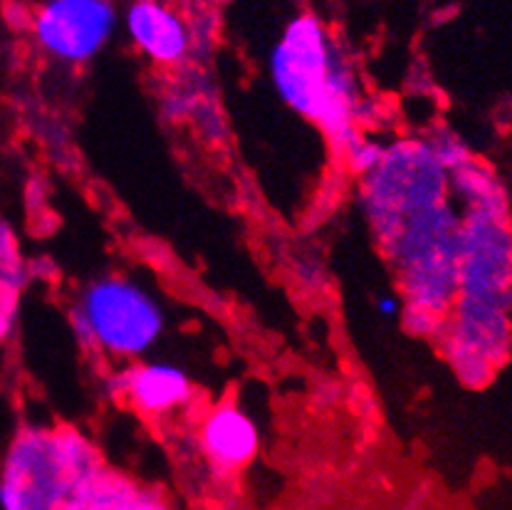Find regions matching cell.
<instances>
[{
	"instance_id": "8992f818",
	"label": "cell",
	"mask_w": 512,
	"mask_h": 510,
	"mask_svg": "<svg viewBox=\"0 0 512 510\" xmlns=\"http://www.w3.org/2000/svg\"><path fill=\"white\" fill-rule=\"evenodd\" d=\"M129 40L159 65H179L193 52L191 23L176 8L156 0H139L124 13Z\"/></svg>"
},
{
	"instance_id": "8fae6325",
	"label": "cell",
	"mask_w": 512,
	"mask_h": 510,
	"mask_svg": "<svg viewBox=\"0 0 512 510\" xmlns=\"http://www.w3.org/2000/svg\"><path fill=\"white\" fill-rule=\"evenodd\" d=\"M384 154H386L384 144H376L367 137L357 139V142H354L352 147L344 152V156H347V161H349V166H352V171H357V174H364V176L372 174L376 166L384 161Z\"/></svg>"
},
{
	"instance_id": "30bf717a",
	"label": "cell",
	"mask_w": 512,
	"mask_h": 510,
	"mask_svg": "<svg viewBox=\"0 0 512 510\" xmlns=\"http://www.w3.org/2000/svg\"><path fill=\"white\" fill-rule=\"evenodd\" d=\"M30 268L20 253V241L15 228L0 218V290L18 298L20 290L28 285Z\"/></svg>"
},
{
	"instance_id": "9c48e42d",
	"label": "cell",
	"mask_w": 512,
	"mask_h": 510,
	"mask_svg": "<svg viewBox=\"0 0 512 510\" xmlns=\"http://www.w3.org/2000/svg\"><path fill=\"white\" fill-rule=\"evenodd\" d=\"M139 491L137 483L104 468L99 476L77 488L62 510H137Z\"/></svg>"
},
{
	"instance_id": "5bb4252c",
	"label": "cell",
	"mask_w": 512,
	"mask_h": 510,
	"mask_svg": "<svg viewBox=\"0 0 512 510\" xmlns=\"http://www.w3.org/2000/svg\"><path fill=\"white\" fill-rule=\"evenodd\" d=\"M137 510H171L169 503L164 501V496L151 488H141L137 498Z\"/></svg>"
},
{
	"instance_id": "3957f363",
	"label": "cell",
	"mask_w": 512,
	"mask_h": 510,
	"mask_svg": "<svg viewBox=\"0 0 512 510\" xmlns=\"http://www.w3.org/2000/svg\"><path fill=\"white\" fill-rule=\"evenodd\" d=\"M102 471L97 449L80 431L25 426L0 466V510H62Z\"/></svg>"
},
{
	"instance_id": "277c9868",
	"label": "cell",
	"mask_w": 512,
	"mask_h": 510,
	"mask_svg": "<svg viewBox=\"0 0 512 510\" xmlns=\"http://www.w3.org/2000/svg\"><path fill=\"white\" fill-rule=\"evenodd\" d=\"M72 327L90 350L114 359H139L166 332V312L137 280L104 275L80 293L72 307Z\"/></svg>"
},
{
	"instance_id": "ba28073f",
	"label": "cell",
	"mask_w": 512,
	"mask_h": 510,
	"mask_svg": "<svg viewBox=\"0 0 512 510\" xmlns=\"http://www.w3.org/2000/svg\"><path fill=\"white\" fill-rule=\"evenodd\" d=\"M258 446V426L235 404H221L203 419L201 449L218 468L245 466L258 454Z\"/></svg>"
},
{
	"instance_id": "7c38bea8",
	"label": "cell",
	"mask_w": 512,
	"mask_h": 510,
	"mask_svg": "<svg viewBox=\"0 0 512 510\" xmlns=\"http://www.w3.org/2000/svg\"><path fill=\"white\" fill-rule=\"evenodd\" d=\"M15 307H18V298L0 290V345H3L5 337L10 335V330H13Z\"/></svg>"
},
{
	"instance_id": "4fadbf2b",
	"label": "cell",
	"mask_w": 512,
	"mask_h": 510,
	"mask_svg": "<svg viewBox=\"0 0 512 510\" xmlns=\"http://www.w3.org/2000/svg\"><path fill=\"white\" fill-rule=\"evenodd\" d=\"M376 310H379V315L386 317V320H399V317H404L406 312L404 295L384 293L379 300H376Z\"/></svg>"
},
{
	"instance_id": "52a82bcc",
	"label": "cell",
	"mask_w": 512,
	"mask_h": 510,
	"mask_svg": "<svg viewBox=\"0 0 512 510\" xmlns=\"http://www.w3.org/2000/svg\"><path fill=\"white\" fill-rule=\"evenodd\" d=\"M122 392L139 411L151 416L171 414L186 407L193 397L191 377L184 367L171 362H139L117 377Z\"/></svg>"
},
{
	"instance_id": "7a4b0ae2",
	"label": "cell",
	"mask_w": 512,
	"mask_h": 510,
	"mask_svg": "<svg viewBox=\"0 0 512 510\" xmlns=\"http://www.w3.org/2000/svg\"><path fill=\"white\" fill-rule=\"evenodd\" d=\"M270 80L280 100L347 152L362 124V92L342 45L317 15L302 13L282 28L270 52Z\"/></svg>"
},
{
	"instance_id": "5b68a950",
	"label": "cell",
	"mask_w": 512,
	"mask_h": 510,
	"mask_svg": "<svg viewBox=\"0 0 512 510\" xmlns=\"http://www.w3.org/2000/svg\"><path fill=\"white\" fill-rule=\"evenodd\" d=\"M117 20V8L107 0H47L30 15V28L47 55L82 65L107 48Z\"/></svg>"
},
{
	"instance_id": "6da1fadb",
	"label": "cell",
	"mask_w": 512,
	"mask_h": 510,
	"mask_svg": "<svg viewBox=\"0 0 512 510\" xmlns=\"http://www.w3.org/2000/svg\"><path fill=\"white\" fill-rule=\"evenodd\" d=\"M448 171L428 142L386 147L384 161L364 176V208L404 288V317L421 330L441 325L458 290L461 221L446 199Z\"/></svg>"
}]
</instances>
